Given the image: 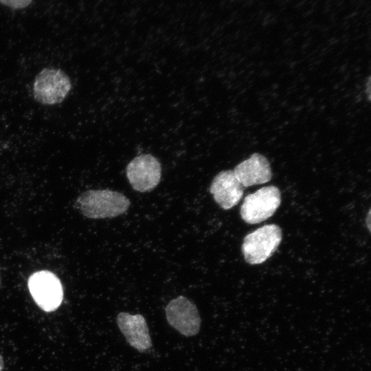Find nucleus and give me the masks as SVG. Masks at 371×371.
<instances>
[{"label": "nucleus", "mask_w": 371, "mask_h": 371, "mask_svg": "<svg viewBox=\"0 0 371 371\" xmlns=\"http://www.w3.org/2000/svg\"><path fill=\"white\" fill-rule=\"evenodd\" d=\"M76 205L85 217L99 219L113 218L124 214L129 208L131 202L119 192L109 189L89 190L78 197Z\"/></svg>", "instance_id": "1"}, {"label": "nucleus", "mask_w": 371, "mask_h": 371, "mask_svg": "<svg viewBox=\"0 0 371 371\" xmlns=\"http://www.w3.org/2000/svg\"><path fill=\"white\" fill-rule=\"evenodd\" d=\"M282 238V230L276 224L265 225L248 234L241 247L245 260L250 265L264 262L276 251Z\"/></svg>", "instance_id": "2"}, {"label": "nucleus", "mask_w": 371, "mask_h": 371, "mask_svg": "<svg viewBox=\"0 0 371 371\" xmlns=\"http://www.w3.org/2000/svg\"><path fill=\"white\" fill-rule=\"evenodd\" d=\"M281 203V192L275 186H268L247 195L240 214L249 224L260 223L273 216Z\"/></svg>", "instance_id": "3"}, {"label": "nucleus", "mask_w": 371, "mask_h": 371, "mask_svg": "<svg viewBox=\"0 0 371 371\" xmlns=\"http://www.w3.org/2000/svg\"><path fill=\"white\" fill-rule=\"evenodd\" d=\"M71 89L69 76L61 69L45 68L36 76L33 85L36 100L45 105L61 102Z\"/></svg>", "instance_id": "4"}, {"label": "nucleus", "mask_w": 371, "mask_h": 371, "mask_svg": "<svg viewBox=\"0 0 371 371\" xmlns=\"http://www.w3.org/2000/svg\"><path fill=\"white\" fill-rule=\"evenodd\" d=\"M30 293L36 304L45 312L56 310L63 300V289L59 278L47 270L36 271L28 280Z\"/></svg>", "instance_id": "5"}, {"label": "nucleus", "mask_w": 371, "mask_h": 371, "mask_svg": "<svg viewBox=\"0 0 371 371\" xmlns=\"http://www.w3.org/2000/svg\"><path fill=\"white\" fill-rule=\"evenodd\" d=\"M168 324L181 335L192 337L198 334L201 317L196 305L186 297L179 295L166 307Z\"/></svg>", "instance_id": "6"}, {"label": "nucleus", "mask_w": 371, "mask_h": 371, "mask_svg": "<svg viewBox=\"0 0 371 371\" xmlns=\"http://www.w3.org/2000/svg\"><path fill=\"white\" fill-rule=\"evenodd\" d=\"M126 172L132 188L140 192L153 190L159 184L161 177V164L150 154L135 157L127 165Z\"/></svg>", "instance_id": "7"}, {"label": "nucleus", "mask_w": 371, "mask_h": 371, "mask_svg": "<svg viewBox=\"0 0 371 371\" xmlns=\"http://www.w3.org/2000/svg\"><path fill=\"white\" fill-rule=\"evenodd\" d=\"M117 324L128 344L140 352L152 346L147 322L140 314L121 312L117 316Z\"/></svg>", "instance_id": "8"}, {"label": "nucleus", "mask_w": 371, "mask_h": 371, "mask_svg": "<svg viewBox=\"0 0 371 371\" xmlns=\"http://www.w3.org/2000/svg\"><path fill=\"white\" fill-rule=\"evenodd\" d=\"M243 186L237 179L233 170H223L214 178L210 192L216 203L227 210L237 205L244 194Z\"/></svg>", "instance_id": "9"}, {"label": "nucleus", "mask_w": 371, "mask_h": 371, "mask_svg": "<svg viewBox=\"0 0 371 371\" xmlns=\"http://www.w3.org/2000/svg\"><path fill=\"white\" fill-rule=\"evenodd\" d=\"M233 172L243 187L266 183L272 177L269 161L257 153L238 164Z\"/></svg>", "instance_id": "10"}, {"label": "nucleus", "mask_w": 371, "mask_h": 371, "mask_svg": "<svg viewBox=\"0 0 371 371\" xmlns=\"http://www.w3.org/2000/svg\"><path fill=\"white\" fill-rule=\"evenodd\" d=\"M32 0H0V3L12 8L19 9L28 6Z\"/></svg>", "instance_id": "11"}, {"label": "nucleus", "mask_w": 371, "mask_h": 371, "mask_svg": "<svg viewBox=\"0 0 371 371\" xmlns=\"http://www.w3.org/2000/svg\"><path fill=\"white\" fill-rule=\"evenodd\" d=\"M370 210L368 211L367 217L366 218V223L369 231H370Z\"/></svg>", "instance_id": "12"}, {"label": "nucleus", "mask_w": 371, "mask_h": 371, "mask_svg": "<svg viewBox=\"0 0 371 371\" xmlns=\"http://www.w3.org/2000/svg\"><path fill=\"white\" fill-rule=\"evenodd\" d=\"M3 359L1 355L0 354V371H3Z\"/></svg>", "instance_id": "13"}]
</instances>
